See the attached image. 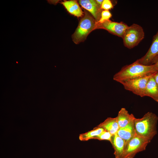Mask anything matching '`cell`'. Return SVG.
I'll return each instance as SVG.
<instances>
[{"label": "cell", "mask_w": 158, "mask_h": 158, "mask_svg": "<svg viewBox=\"0 0 158 158\" xmlns=\"http://www.w3.org/2000/svg\"><path fill=\"white\" fill-rule=\"evenodd\" d=\"M157 71L155 64L145 65L135 61L123 67L114 75L113 79L120 83L128 80L151 75Z\"/></svg>", "instance_id": "cell-1"}, {"label": "cell", "mask_w": 158, "mask_h": 158, "mask_svg": "<svg viewBox=\"0 0 158 158\" xmlns=\"http://www.w3.org/2000/svg\"><path fill=\"white\" fill-rule=\"evenodd\" d=\"M158 117L150 112L146 113L141 118H135L134 127L136 135L151 141L157 134Z\"/></svg>", "instance_id": "cell-2"}, {"label": "cell", "mask_w": 158, "mask_h": 158, "mask_svg": "<svg viewBox=\"0 0 158 158\" xmlns=\"http://www.w3.org/2000/svg\"><path fill=\"white\" fill-rule=\"evenodd\" d=\"M80 20L78 26L72 36L73 42L78 44L84 41L88 35L96 29L97 22L86 11Z\"/></svg>", "instance_id": "cell-3"}, {"label": "cell", "mask_w": 158, "mask_h": 158, "mask_svg": "<svg viewBox=\"0 0 158 158\" xmlns=\"http://www.w3.org/2000/svg\"><path fill=\"white\" fill-rule=\"evenodd\" d=\"M144 37L142 28L138 24L133 23L128 26L122 39L124 46L131 49L138 45Z\"/></svg>", "instance_id": "cell-4"}, {"label": "cell", "mask_w": 158, "mask_h": 158, "mask_svg": "<svg viewBox=\"0 0 158 158\" xmlns=\"http://www.w3.org/2000/svg\"><path fill=\"white\" fill-rule=\"evenodd\" d=\"M150 142L146 138L135 135L126 143L123 158H133L137 153L145 150Z\"/></svg>", "instance_id": "cell-5"}, {"label": "cell", "mask_w": 158, "mask_h": 158, "mask_svg": "<svg viewBox=\"0 0 158 158\" xmlns=\"http://www.w3.org/2000/svg\"><path fill=\"white\" fill-rule=\"evenodd\" d=\"M152 75L128 80L120 83L125 90L141 97H144L147 84Z\"/></svg>", "instance_id": "cell-6"}, {"label": "cell", "mask_w": 158, "mask_h": 158, "mask_svg": "<svg viewBox=\"0 0 158 158\" xmlns=\"http://www.w3.org/2000/svg\"><path fill=\"white\" fill-rule=\"evenodd\" d=\"M152 43L145 54L136 61L145 65H151L158 61V31L153 36Z\"/></svg>", "instance_id": "cell-7"}, {"label": "cell", "mask_w": 158, "mask_h": 158, "mask_svg": "<svg viewBox=\"0 0 158 158\" xmlns=\"http://www.w3.org/2000/svg\"><path fill=\"white\" fill-rule=\"evenodd\" d=\"M128 27L126 24L123 22H118L109 20L102 23L97 22L96 29L105 30L109 32L122 38Z\"/></svg>", "instance_id": "cell-8"}, {"label": "cell", "mask_w": 158, "mask_h": 158, "mask_svg": "<svg viewBox=\"0 0 158 158\" xmlns=\"http://www.w3.org/2000/svg\"><path fill=\"white\" fill-rule=\"evenodd\" d=\"M79 2L82 7L91 13L97 22L99 20L103 10L96 0H80Z\"/></svg>", "instance_id": "cell-9"}, {"label": "cell", "mask_w": 158, "mask_h": 158, "mask_svg": "<svg viewBox=\"0 0 158 158\" xmlns=\"http://www.w3.org/2000/svg\"><path fill=\"white\" fill-rule=\"evenodd\" d=\"M114 150L115 158H123L126 142L116 133L113 135L110 142Z\"/></svg>", "instance_id": "cell-10"}, {"label": "cell", "mask_w": 158, "mask_h": 158, "mask_svg": "<svg viewBox=\"0 0 158 158\" xmlns=\"http://www.w3.org/2000/svg\"><path fill=\"white\" fill-rule=\"evenodd\" d=\"M135 118L125 126L120 128L116 133L126 143L136 135L134 127Z\"/></svg>", "instance_id": "cell-11"}, {"label": "cell", "mask_w": 158, "mask_h": 158, "mask_svg": "<svg viewBox=\"0 0 158 158\" xmlns=\"http://www.w3.org/2000/svg\"><path fill=\"white\" fill-rule=\"evenodd\" d=\"M67 11L71 14L77 17H83V12L76 0L64 1L61 3Z\"/></svg>", "instance_id": "cell-12"}, {"label": "cell", "mask_w": 158, "mask_h": 158, "mask_svg": "<svg viewBox=\"0 0 158 158\" xmlns=\"http://www.w3.org/2000/svg\"><path fill=\"white\" fill-rule=\"evenodd\" d=\"M96 127L102 128L112 135L116 133L119 128L116 117L107 118Z\"/></svg>", "instance_id": "cell-13"}, {"label": "cell", "mask_w": 158, "mask_h": 158, "mask_svg": "<svg viewBox=\"0 0 158 158\" xmlns=\"http://www.w3.org/2000/svg\"><path fill=\"white\" fill-rule=\"evenodd\" d=\"M153 74L147 84L145 96L149 97L158 102V87L153 76Z\"/></svg>", "instance_id": "cell-14"}, {"label": "cell", "mask_w": 158, "mask_h": 158, "mask_svg": "<svg viewBox=\"0 0 158 158\" xmlns=\"http://www.w3.org/2000/svg\"><path fill=\"white\" fill-rule=\"evenodd\" d=\"M135 117L133 114H130L124 108H122L119 111L116 118L119 128L127 125Z\"/></svg>", "instance_id": "cell-15"}, {"label": "cell", "mask_w": 158, "mask_h": 158, "mask_svg": "<svg viewBox=\"0 0 158 158\" xmlns=\"http://www.w3.org/2000/svg\"><path fill=\"white\" fill-rule=\"evenodd\" d=\"M104 130L103 128L95 127L93 130L85 133L81 134L79 136V139L82 141H86L100 134Z\"/></svg>", "instance_id": "cell-16"}, {"label": "cell", "mask_w": 158, "mask_h": 158, "mask_svg": "<svg viewBox=\"0 0 158 158\" xmlns=\"http://www.w3.org/2000/svg\"><path fill=\"white\" fill-rule=\"evenodd\" d=\"M113 135L109 132L104 130L99 135L93 137L92 139L99 140H107L110 142Z\"/></svg>", "instance_id": "cell-17"}, {"label": "cell", "mask_w": 158, "mask_h": 158, "mask_svg": "<svg viewBox=\"0 0 158 158\" xmlns=\"http://www.w3.org/2000/svg\"><path fill=\"white\" fill-rule=\"evenodd\" d=\"M112 14L109 10H103L102 12L101 18L98 22L102 23L109 20Z\"/></svg>", "instance_id": "cell-18"}, {"label": "cell", "mask_w": 158, "mask_h": 158, "mask_svg": "<svg viewBox=\"0 0 158 158\" xmlns=\"http://www.w3.org/2000/svg\"><path fill=\"white\" fill-rule=\"evenodd\" d=\"M113 8L111 1L110 0H104L101 6V8L102 10H109Z\"/></svg>", "instance_id": "cell-19"}, {"label": "cell", "mask_w": 158, "mask_h": 158, "mask_svg": "<svg viewBox=\"0 0 158 158\" xmlns=\"http://www.w3.org/2000/svg\"><path fill=\"white\" fill-rule=\"evenodd\" d=\"M153 76L158 87V71L153 74Z\"/></svg>", "instance_id": "cell-20"}, {"label": "cell", "mask_w": 158, "mask_h": 158, "mask_svg": "<svg viewBox=\"0 0 158 158\" xmlns=\"http://www.w3.org/2000/svg\"><path fill=\"white\" fill-rule=\"evenodd\" d=\"M97 3L100 6H101L103 3V0H96Z\"/></svg>", "instance_id": "cell-21"}, {"label": "cell", "mask_w": 158, "mask_h": 158, "mask_svg": "<svg viewBox=\"0 0 158 158\" xmlns=\"http://www.w3.org/2000/svg\"><path fill=\"white\" fill-rule=\"evenodd\" d=\"M155 64L156 65L157 69V71H158V61Z\"/></svg>", "instance_id": "cell-22"}]
</instances>
